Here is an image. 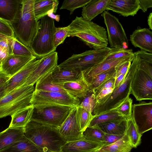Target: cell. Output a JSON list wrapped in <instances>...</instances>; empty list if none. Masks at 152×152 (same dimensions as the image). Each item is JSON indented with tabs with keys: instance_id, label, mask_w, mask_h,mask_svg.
Segmentation results:
<instances>
[{
	"instance_id": "1",
	"label": "cell",
	"mask_w": 152,
	"mask_h": 152,
	"mask_svg": "<svg viewBox=\"0 0 152 152\" xmlns=\"http://www.w3.org/2000/svg\"><path fill=\"white\" fill-rule=\"evenodd\" d=\"M24 134L42 152H61V147L66 142L58 128L32 121L24 127Z\"/></svg>"
},
{
	"instance_id": "2",
	"label": "cell",
	"mask_w": 152,
	"mask_h": 152,
	"mask_svg": "<svg viewBox=\"0 0 152 152\" xmlns=\"http://www.w3.org/2000/svg\"><path fill=\"white\" fill-rule=\"evenodd\" d=\"M69 37H76L93 49L107 47V32L103 27L77 16L68 25Z\"/></svg>"
},
{
	"instance_id": "3",
	"label": "cell",
	"mask_w": 152,
	"mask_h": 152,
	"mask_svg": "<svg viewBox=\"0 0 152 152\" xmlns=\"http://www.w3.org/2000/svg\"><path fill=\"white\" fill-rule=\"evenodd\" d=\"M34 0H21L20 7L16 20L10 23L15 37L29 47L38 30L39 20L34 11Z\"/></svg>"
},
{
	"instance_id": "4",
	"label": "cell",
	"mask_w": 152,
	"mask_h": 152,
	"mask_svg": "<svg viewBox=\"0 0 152 152\" xmlns=\"http://www.w3.org/2000/svg\"><path fill=\"white\" fill-rule=\"evenodd\" d=\"M138 64L137 57L134 53L132 63L123 81L114 88L113 92L103 101L96 105L92 113L93 116L114 109L129 97L132 82L137 68Z\"/></svg>"
},
{
	"instance_id": "5",
	"label": "cell",
	"mask_w": 152,
	"mask_h": 152,
	"mask_svg": "<svg viewBox=\"0 0 152 152\" xmlns=\"http://www.w3.org/2000/svg\"><path fill=\"white\" fill-rule=\"evenodd\" d=\"M56 28L54 20L47 16L39 20L38 32L29 47L37 58L40 59L56 50L53 41Z\"/></svg>"
},
{
	"instance_id": "6",
	"label": "cell",
	"mask_w": 152,
	"mask_h": 152,
	"mask_svg": "<svg viewBox=\"0 0 152 152\" xmlns=\"http://www.w3.org/2000/svg\"><path fill=\"white\" fill-rule=\"evenodd\" d=\"M35 90L34 85L21 86L0 99V119L13 114L32 105L31 100Z\"/></svg>"
},
{
	"instance_id": "7",
	"label": "cell",
	"mask_w": 152,
	"mask_h": 152,
	"mask_svg": "<svg viewBox=\"0 0 152 152\" xmlns=\"http://www.w3.org/2000/svg\"><path fill=\"white\" fill-rule=\"evenodd\" d=\"M110 48L107 47L73 54L58 66L61 69H78L82 71L102 61L110 52Z\"/></svg>"
},
{
	"instance_id": "8",
	"label": "cell",
	"mask_w": 152,
	"mask_h": 152,
	"mask_svg": "<svg viewBox=\"0 0 152 152\" xmlns=\"http://www.w3.org/2000/svg\"><path fill=\"white\" fill-rule=\"evenodd\" d=\"M75 107L59 106L34 107L30 121L58 128Z\"/></svg>"
},
{
	"instance_id": "9",
	"label": "cell",
	"mask_w": 152,
	"mask_h": 152,
	"mask_svg": "<svg viewBox=\"0 0 152 152\" xmlns=\"http://www.w3.org/2000/svg\"><path fill=\"white\" fill-rule=\"evenodd\" d=\"M79 100L67 93L58 92H47L34 90L31 104L33 107L50 106L77 107Z\"/></svg>"
},
{
	"instance_id": "10",
	"label": "cell",
	"mask_w": 152,
	"mask_h": 152,
	"mask_svg": "<svg viewBox=\"0 0 152 152\" xmlns=\"http://www.w3.org/2000/svg\"><path fill=\"white\" fill-rule=\"evenodd\" d=\"M107 29L108 42L111 48L127 49L129 42L126 32L118 19L107 10L101 14Z\"/></svg>"
},
{
	"instance_id": "11",
	"label": "cell",
	"mask_w": 152,
	"mask_h": 152,
	"mask_svg": "<svg viewBox=\"0 0 152 152\" xmlns=\"http://www.w3.org/2000/svg\"><path fill=\"white\" fill-rule=\"evenodd\" d=\"M131 94L137 101L152 99V77L138 66L132 82Z\"/></svg>"
},
{
	"instance_id": "12",
	"label": "cell",
	"mask_w": 152,
	"mask_h": 152,
	"mask_svg": "<svg viewBox=\"0 0 152 152\" xmlns=\"http://www.w3.org/2000/svg\"><path fill=\"white\" fill-rule=\"evenodd\" d=\"M132 117L140 133L152 128V102L142 101L132 105Z\"/></svg>"
},
{
	"instance_id": "13",
	"label": "cell",
	"mask_w": 152,
	"mask_h": 152,
	"mask_svg": "<svg viewBox=\"0 0 152 152\" xmlns=\"http://www.w3.org/2000/svg\"><path fill=\"white\" fill-rule=\"evenodd\" d=\"M77 107L72 110L67 118L58 128V132L66 142L80 140L84 138L78 120Z\"/></svg>"
},
{
	"instance_id": "14",
	"label": "cell",
	"mask_w": 152,
	"mask_h": 152,
	"mask_svg": "<svg viewBox=\"0 0 152 152\" xmlns=\"http://www.w3.org/2000/svg\"><path fill=\"white\" fill-rule=\"evenodd\" d=\"M58 53L56 51L42 58L37 67L22 86L34 85L41 78L52 72L58 65Z\"/></svg>"
},
{
	"instance_id": "15",
	"label": "cell",
	"mask_w": 152,
	"mask_h": 152,
	"mask_svg": "<svg viewBox=\"0 0 152 152\" xmlns=\"http://www.w3.org/2000/svg\"><path fill=\"white\" fill-rule=\"evenodd\" d=\"M134 54L118 58L103 60L95 66L82 71L83 76L87 83L97 75L109 71L127 61L132 62Z\"/></svg>"
},
{
	"instance_id": "16",
	"label": "cell",
	"mask_w": 152,
	"mask_h": 152,
	"mask_svg": "<svg viewBox=\"0 0 152 152\" xmlns=\"http://www.w3.org/2000/svg\"><path fill=\"white\" fill-rule=\"evenodd\" d=\"M41 59H36L31 61L11 77L5 85V95L22 86L37 67Z\"/></svg>"
},
{
	"instance_id": "17",
	"label": "cell",
	"mask_w": 152,
	"mask_h": 152,
	"mask_svg": "<svg viewBox=\"0 0 152 152\" xmlns=\"http://www.w3.org/2000/svg\"><path fill=\"white\" fill-rule=\"evenodd\" d=\"M36 59L35 56L9 55L1 64L0 72L11 77L28 62Z\"/></svg>"
},
{
	"instance_id": "18",
	"label": "cell",
	"mask_w": 152,
	"mask_h": 152,
	"mask_svg": "<svg viewBox=\"0 0 152 152\" xmlns=\"http://www.w3.org/2000/svg\"><path fill=\"white\" fill-rule=\"evenodd\" d=\"M139 10L138 0H110L106 9L126 17L134 16Z\"/></svg>"
},
{
	"instance_id": "19",
	"label": "cell",
	"mask_w": 152,
	"mask_h": 152,
	"mask_svg": "<svg viewBox=\"0 0 152 152\" xmlns=\"http://www.w3.org/2000/svg\"><path fill=\"white\" fill-rule=\"evenodd\" d=\"M130 40L134 47L152 53V31L149 29L137 28L130 35Z\"/></svg>"
},
{
	"instance_id": "20",
	"label": "cell",
	"mask_w": 152,
	"mask_h": 152,
	"mask_svg": "<svg viewBox=\"0 0 152 152\" xmlns=\"http://www.w3.org/2000/svg\"><path fill=\"white\" fill-rule=\"evenodd\" d=\"M104 146L102 143H98L85 138L66 142L61 148V152H94Z\"/></svg>"
},
{
	"instance_id": "21",
	"label": "cell",
	"mask_w": 152,
	"mask_h": 152,
	"mask_svg": "<svg viewBox=\"0 0 152 152\" xmlns=\"http://www.w3.org/2000/svg\"><path fill=\"white\" fill-rule=\"evenodd\" d=\"M21 0H0V18L10 23L17 18Z\"/></svg>"
},
{
	"instance_id": "22",
	"label": "cell",
	"mask_w": 152,
	"mask_h": 152,
	"mask_svg": "<svg viewBox=\"0 0 152 152\" xmlns=\"http://www.w3.org/2000/svg\"><path fill=\"white\" fill-rule=\"evenodd\" d=\"M24 127H8L0 132V152L19 140L24 135Z\"/></svg>"
},
{
	"instance_id": "23",
	"label": "cell",
	"mask_w": 152,
	"mask_h": 152,
	"mask_svg": "<svg viewBox=\"0 0 152 152\" xmlns=\"http://www.w3.org/2000/svg\"><path fill=\"white\" fill-rule=\"evenodd\" d=\"M110 0H91L83 7L82 17L88 21H91L99 15L106 10Z\"/></svg>"
},
{
	"instance_id": "24",
	"label": "cell",
	"mask_w": 152,
	"mask_h": 152,
	"mask_svg": "<svg viewBox=\"0 0 152 152\" xmlns=\"http://www.w3.org/2000/svg\"><path fill=\"white\" fill-rule=\"evenodd\" d=\"M59 4L57 0H34V11L38 21L49 14L56 12Z\"/></svg>"
},
{
	"instance_id": "25",
	"label": "cell",
	"mask_w": 152,
	"mask_h": 152,
	"mask_svg": "<svg viewBox=\"0 0 152 152\" xmlns=\"http://www.w3.org/2000/svg\"><path fill=\"white\" fill-rule=\"evenodd\" d=\"M51 75L55 82L60 84L76 81L82 76V71L79 70L61 69L58 65L52 72Z\"/></svg>"
},
{
	"instance_id": "26",
	"label": "cell",
	"mask_w": 152,
	"mask_h": 152,
	"mask_svg": "<svg viewBox=\"0 0 152 152\" xmlns=\"http://www.w3.org/2000/svg\"><path fill=\"white\" fill-rule=\"evenodd\" d=\"M62 86L69 94L78 99L83 96L89 89L88 86L83 75L79 79L65 83L62 84Z\"/></svg>"
},
{
	"instance_id": "27",
	"label": "cell",
	"mask_w": 152,
	"mask_h": 152,
	"mask_svg": "<svg viewBox=\"0 0 152 152\" xmlns=\"http://www.w3.org/2000/svg\"><path fill=\"white\" fill-rule=\"evenodd\" d=\"M52 72L48 73L37 82L35 90L67 93L64 88L62 84L56 83L54 81L52 77Z\"/></svg>"
},
{
	"instance_id": "28",
	"label": "cell",
	"mask_w": 152,
	"mask_h": 152,
	"mask_svg": "<svg viewBox=\"0 0 152 152\" xmlns=\"http://www.w3.org/2000/svg\"><path fill=\"white\" fill-rule=\"evenodd\" d=\"M34 107L32 105L23 109L11 116V120L9 127L14 128L25 127L30 121Z\"/></svg>"
},
{
	"instance_id": "29",
	"label": "cell",
	"mask_w": 152,
	"mask_h": 152,
	"mask_svg": "<svg viewBox=\"0 0 152 152\" xmlns=\"http://www.w3.org/2000/svg\"><path fill=\"white\" fill-rule=\"evenodd\" d=\"M0 152H42L24 135L19 141Z\"/></svg>"
},
{
	"instance_id": "30",
	"label": "cell",
	"mask_w": 152,
	"mask_h": 152,
	"mask_svg": "<svg viewBox=\"0 0 152 152\" xmlns=\"http://www.w3.org/2000/svg\"><path fill=\"white\" fill-rule=\"evenodd\" d=\"M126 119L112 121L98 125L106 133L117 135H124L126 131Z\"/></svg>"
},
{
	"instance_id": "31",
	"label": "cell",
	"mask_w": 152,
	"mask_h": 152,
	"mask_svg": "<svg viewBox=\"0 0 152 152\" xmlns=\"http://www.w3.org/2000/svg\"><path fill=\"white\" fill-rule=\"evenodd\" d=\"M133 148L125 132L123 137L117 141L103 146L97 152H130Z\"/></svg>"
},
{
	"instance_id": "32",
	"label": "cell",
	"mask_w": 152,
	"mask_h": 152,
	"mask_svg": "<svg viewBox=\"0 0 152 152\" xmlns=\"http://www.w3.org/2000/svg\"><path fill=\"white\" fill-rule=\"evenodd\" d=\"M126 119L125 133L133 148H136L141 143V138L142 134L139 132L132 117Z\"/></svg>"
},
{
	"instance_id": "33",
	"label": "cell",
	"mask_w": 152,
	"mask_h": 152,
	"mask_svg": "<svg viewBox=\"0 0 152 152\" xmlns=\"http://www.w3.org/2000/svg\"><path fill=\"white\" fill-rule=\"evenodd\" d=\"M125 118H126L116 110L113 109L107 112L94 116L88 127H92L101 123Z\"/></svg>"
},
{
	"instance_id": "34",
	"label": "cell",
	"mask_w": 152,
	"mask_h": 152,
	"mask_svg": "<svg viewBox=\"0 0 152 152\" xmlns=\"http://www.w3.org/2000/svg\"><path fill=\"white\" fill-rule=\"evenodd\" d=\"M10 53L14 55L23 56H35L30 49L26 46L15 37L10 38Z\"/></svg>"
},
{
	"instance_id": "35",
	"label": "cell",
	"mask_w": 152,
	"mask_h": 152,
	"mask_svg": "<svg viewBox=\"0 0 152 152\" xmlns=\"http://www.w3.org/2000/svg\"><path fill=\"white\" fill-rule=\"evenodd\" d=\"M115 68L109 71L100 74L94 77L88 83L89 90L94 91L111 77H115Z\"/></svg>"
},
{
	"instance_id": "36",
	"label": "cell",
	"mask_w": 152,
	"mask_h": 152,
	"mask_svg": "<svg viewBox=\"0 0 152 152\" xmlns=\"http://www.w3.org/2000/svg\"><path fill=\"white\" fill-rule=\"evenodd\" d=\"M105 134L98 125H96L87 127L83 132V136L84 138L89 140L102 143Z\"/></svg>"
},
{
	"instance_id": "37",
	"label": "cell",
	"mask_w": 152,
	"mask_h": 152,
	"mask_svg": "<svg viewBox=\"0 0 152 152\" xmlns=\"http://www.w3.org/2000/svg\"><path fill=\"white\" fill-rule=\"evenodd\" d=\"M79 100V103L78 106L86 109L92 115L94 108L97 104L94 91L89 89L86 94Z\"/></svg>"
},
{
	"instance_id": "38",
	"label": "cell",
	"mask_w": 152,
	"mask_h": 152,
	"mask_svg": "<svg viewBox=\"0 0 152 152\" xmlns=\"http://www.w3.org/2000/svg\"><path fill=\"white\" fill-rule=\"evenodd\" d=\"M77 115L80 130L83 132L88 127L94 117L92 114L86 109L77 106Z\"/></svg>"
},
{
	"instance_id": "39",
	"label": "cell",
	"mask_w": 152,
	"mask_h": 152,
	"mask_svg": "<svg viewBox=\"0 0 152 152\" xmlns=\"http://www.w3.org/2000/svg\"><path fill=\"white\" fill-rule=\"evenodd\" d=\"M134 54L132 49H128L120 47L110 48V52L103 60L118 58Z\"/></svg>"
},
{
	"instance_id": "40",
	"label": "cell",
	"mask_w": 152,
	"mask_h": 152,
	"mask_svg": "<svg viewBox=\"0 0 152 152\" xmlns=\"http://www.w3.org/2000/svg\"><path fill=\"white\" fill-rule=\"evenodd\" d=\"M91 0H65L63 1L60 10L66 9L69 10L70 14L73 13L77 9L83 7Z\"/></svg>"
},
{
	"instance_id": "41",
	"label": "cell",
	"mask_w": 152,
	"mask_h": 152,
	"mask_svg": "<svg viewBox=\"0 0 152 152\" xmlns=\"http://www.w3.org/2000/svg\"><path fill=\"white\" fill-rule=\"evenodd\" d=\"M69 26L56 27L53 36V41L55 47L64 43L66 38L69 37Z\"/></svg>"
},
{
	"instance_id": "42",
	"label": "cell",
	"mask_w": 152,
	"mask_h": 152,
	"mask_svg": "<svg viewBox=\"0 0 152 152\" xmlns=\"http://www.w3.org/2000/svg\"><path fill=\"white\" fill-rule=\"evenodd\" d=\"M132 99L129 97L114 109L126 119L132 117Z\"/></svg>"
},
{
	"instance_id": "43",
	"label": "cell",
	"mask_w": 152,
	"mask_h": 152,
	"mask_svg": "<svg viewBox=\"0 0 152 152\" xmlns=\"http://www.w3.org/2000/svg\"><path fill=\"white\" fill-rule=\"evenodd\" d=\"M0 34L8 37H15L10 24L0 18Z\"/></svg>"
},
{
	"instance_id": "44",
	"label": "cell",
	"mask_w": 152,
	"mask_h": 152,
	"mask_svg": "<svg viewBox=\"0 0 152 152\" xmlns=\"http://www.w3.org/2000/svg\"><path fill=\"white\" fill-rule=\"evenodd\" d=\"M115 80V77H113L95 89L94 91L95 96L104 89L110 88H114Z\"/></svg>"
},
{
	"instance_id": "45",
	"label": "cell",
	"mask_w": 152,
	"mask_h": 152,
	"mask_svg": "<svg viewBox=\"0 0 152 152\" xmlns=\"http://www.w3.org/2000/svg\"><path fill=\"white\" fill-rule=\"evenodd\" d=\"M132 62L131 61H127L116 67L115 78L121 75L127 74Z\"/></svg>"
},
{
	"instance_id": "46",
	"label": "cell",
	"mask_w": 152,
	"mask_h": 152,
	"mask_svg": "<svg viewBox=\"0 0 152 152\" xmlns=\"http://www.w3.org/2000/svg\"><path fill=\"white\" fill-rule=\"evenodd\" d=\"M124 135H117L105 133L102 143L104 146L110 145L117 141L121 138Z\"/></svg>"
},
{
	"instance_id": "47",
	"label": "cell",
	"mask_w": 152,
	"mask_h": 152,
	"mask_svg": "<svg viewBox=\"0 0 152 152\" xmlns=\"http://www.w3.org/2000/svg\"><path fill=\"white\" fill-rule=\"evenodd\" d=\"M114 88H110L105 89L101 91L96 96L97 104H98L103 101L113 91Z\"/></svg>"
},
{
	"instance_id": "48",
	"label": "cell",
	"mask_w": 152,
	"mask_h": 152,
	"mask_svg": "<svg viewBox=\"0 0 152 152\" xmlns=\"http://www.w3.org/2000/svg\"><path fill=\"white\" fill-rule=\"evenodd\" d=\"M140 9L145 12L148 9L152 7V0H138Z\"/></svg>"
},
{
	"instance_id": "49",
	"label": "cell",
	"mask_w": 152,
	"mask_h": 152,
	"mask_svg": "<svg viewBox=\"0 0 152 152\" xmlns=\"http://www.w3.org/2000/svg\"><path fill=\"white\" fill-rule=\"evenodd\" d=\"M9 55L8 50L0 46V65L2 62Z\"/></svg>"
},
{
	"instance_id": "50",
	"label": "cell",
	"mask_w": 152,
	"mask_h": 152,
	"mask_svg": "<svg viewBox=\"0 0 152 152\" xmlns=\"http://www.w3.org/2000/svg\"><path fill=\"white\" fill-rule=\"evenodd\" d=\"M10 78L5 74L0 72V88L5 85Z\"/></svg>"
},
{
	"instance_id": "51",
	"label": "cell",
	"mask_w": 152,
	"mask_h": 152,
	"mask_svg": "<svg viewBox=\"0 0 152 152\" xmlns=\"http://www.w3.org/2000/svg\"><path fill=\"white\" fill-rule=\"evenodd\" d=\"M127 74H122L115 78L114 88L119 85L124 81Z\"/></svg>"
},
{
	"instance_id": "52",
	"label": "cell",
	"mask_w": 152,
	"mask_h": 152,
	"mask_svg": "<svg viewBox=\"0 0 152 152\" xmlns=\"http://www.w3.org/2000/svg\"><path fill=\"white\" fill-rule=\"evenodd\" d=\"M47 16L54 20H55L57 22H58L60 20V15H55L53 13L49 14Z\"/></svg>"
},
{
	"instance_id": "53",
	"label": "cell",
	"mask_w": 152,
	"mask_h": 152,
	"mask_svg": "<svg viewBox=\"0 0 152 152\" xmlns=\"http://www.w3.org/2000/svg\"><path fill=\"white\" fill-rule=\"evenodd\" d=\"M152 12L150 13L148 18V23L149 29L152 30Z\"/></svg>"
},
{
	"instance_id": "54",
	"label": "cell",
	"mask_w": 152,
	"mask_h": 152,
	"mask_svg": "<svg viewBox=\"0 0 152 152\" xmlns=\"http://www.w3.org/2000/svg\"><path fill=\"white\" fill-rule=\"evenodd\" d=\"M5 85L0 88V99L5 96Z\"/></svg>"
},
{
	"instance_id": "55",
	"label": "cell",
	"mask_w": 152,
	"mask_h": 152,
	"mask_svg": "<svg viewBox=\"0 0 152 152\" xmlns=\"http://www.w3.org/2000/svg\"><path fill=\"white\" fill-rule=\"evenodd\" d=\"M7 37L0 34V39L5 38Z\"/></svg>"
},
{
	"instance_id": "56",
	"label": "cell",
	"mask_w": 152,
	"mask_h": 152,
	"mask_svg": "<svg viewBox=\"0 0 152 152\" xmlns=\"http://www.w3.org/2000/svg\"><path fill=\"white\" fill-rule=\"evenodd\" d=\"M94 151V152H97V151Z\"/></svg>"
},
{
	"instance_id": "57",
	"label": "cell",
	"mask_w": 152,
	"mask_h": 152,
	"mask_svg": "<svg viewBox=\"0 0 152 152\" xmlns=\"http://www.w3.org/2000/svg\"><path fill=\"white\" fill-rule=\"evenodd\" d=\"M51 152V151H50V152Z\"/></svg>"
}]
</instances>
